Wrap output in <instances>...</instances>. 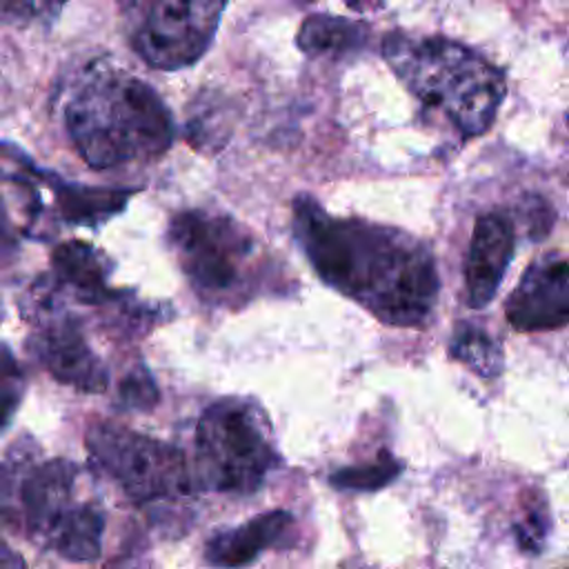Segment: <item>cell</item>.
Wrapping results in <instances>:
<instances>
[{
  "mask_svg": "<svg viewBox=\"0 0 569 569\" xmlns=\"http://www.w3.org/2000/svg\"><path fill=\"white\" fill-rule=\"evenodd\" d=\"M293 231L316 273L387 325H422L438 298L436 262L416 238L293 200Z\"/></svg>",
  "mask_w": 569,
  "mask_h": 569,
  "instance_id": "6da1fadb",
  "label": "cell"
},
{
  "mask_svg": "<svg viewBox=\"0 0 569 569\" xmlns=\"http://www.w3.org/2000/svg\"><path fill=\"white\" fill-rule=\"evenodd\" d=\"M62 116L76 153L98 171L160 158L173 142V118L153 87L107 60L82 69Z\"/></svg>",
  "mask_w": 569,
  "mask_h": 569,
  "instance_id": "7a4b0ae2",
  "label": "cell"
},
{
  "mask_svg": "<svg viewBox=\"0 0 569 569\" xmlns=\"http://www.w3.org/2000/svg\"><path fill=\"white\" fill-rule=\"evenodd\" d=\"M382 58L422 104L442 111L462 136H480L496 120L505 76L473 49L442 36L393 31L382 40Z\"/></svg>",
  "mask_w": 569,
  "mask_h": 569,
  "instance_id": "3957f363",
  "label": "cell"
},
{
  "mask_svg": "<svg viewBox=\"0 0 569 569\" xmlns=\"http://www.w3.org/2000/svg\"><path fill=\"white\" fill-rule=\"evenodd\" d=\"M191 485L224 493H253L280 462L262 411L238 398L211 402L196 425Z\"/></svg>",
  "mask_w": 569,
  "mask_h": 569,
  "instance_id": "277c9868",
  "label": "cell"
},
{
  "mask_svg": "<svg viewBox=\"0 0 569 569\" xmlns=\"http://www.w3.org/2000/svg\"><path fill=\"white\" fill-rule=\"evenodd\" d=\"M169 244L191 287L209 302L229 305L249 280L251 236L231 218L189 209L173 216Z\"/></svg>",
  "mask_w": 569,
  "mask_h": 569,
  "instance_id": "5b68a950",
  "label": "cell"
},
{
  "mask_svg": "<svg viewBox=\"0 0 569 569\" xmlns=\"http://www.w3.org/2000/svg\"><path fill=\"white\" fill-rule=\"evenodd\" d=\"M227 0H118L129 47L149 64L176 71L200 60L213 42Z\"/></svg>",
  "mask_w": 569,
  "mask_h": 569,
  "instance_id": "8992f818",
  "label": "cell"
},
{
  "mask_svg": "<svg viewBox=\"0 0 569 569\" xmlns=\"http://www.w3.org/2000/svg\"><path fill=\"white\" fill-rule=\"evenodd\" d=\"M84 442L93 465L136 505L180 498L193 489L187 458L169 442L118 422H93Z\"/></svg>",
  "mask_w": 569,
  "mask_h": 569,
  "instance_id": "52a82bcc",
  "label": "cell"
},
{
  "mask_svg": "<svg viewBox=\"0 0 569 569\" xmlns=\"http://www.w3.org/2000/svg\"><path fill=\"white\" fill-rule=\"evenodd\" d=\"M27 345L31 356L58 382L82 393H102L109 387V371L73 316L56 313L44 318L31 331Z\"/></svg>",
  "mask_w": 569,
  "mask_h": 569,
  "instance_id": "ba28073f",
  "label": "cell"
},
{
  "mask_svg": "<svg viewBox=\"0 0 569 569\" xmlns=\"http://www.w3.org/2000/svg\"><path fill=\"white\" fill-rule=\"evenodd\" d=\"M505 316L518 331L560 329L569 320V267L562 253L540 256L527 267L505 302Z\"/></svg>",
  "mask_w": 569,
  "mask_h": 569,
  "instance_id": "9c48e42d",
  "label": "cell"
},
{
  "mask_svg": "<svg viewBox=\"0 0 569 569\" xmlns=\"http://www.w3.org/2000/svg\"><path fill=\"white\" fill-rule=\"evenodd\" d=\"M513 224L505 213L489 211L476 220L465 260V289L469 307L480 309L493 300L513 258Z\"/></svg>",
  "mask_w": 569,
  "mask_h": 569,
  "instance_id": "30bf717a",
  "label": "cell"
},
{
  "mask_svg": "<svg viewBox=\"0 0 569 569\" xmlns=\"http://www.w3.org/2000/svg\"><path fill=\"white\" fill-rule=\"evenodd\" d=\"M296 520L284 509L253 516L233 529L213 533L204 545V560L216 569H238L253 562L262 551L282 547L291 540Z\"/></svg>",
  "mask_w": 569,
  "mask_h": 569,
  "instance_id": "8fae6325",
  "label": "cell"
},
{
  "mask_svg": "<svg viewBox=\"0 0 569 569\" xmlns=\"http://www.w3.org/2000/svg\"><path fill=\"white\" fill-rule=\"evenodd\" d=\"M51 271L56 284H62L82 305H107L122 298V291L109 287L107 258L82 240L60 242L51 251Z\"/></svg>",
  "mask_w": 569,
  "mask_h": 569,
  "instance_id": "7c38bea8",
  "label": "cell"
},
{
  "mask_svg": "<svg viewBox=\"0 0 569 569\" xmlns=\"http://www.w3.org/2000/svg\"><path fill=\"white\" fill-rule=\"evenodd\" d=\"M38 180L42 189L53 196L58 213L69 224H100L124 209L129 189H104V187H87L67 182L47 169H38Z\"/></svg>",
  "mask_w": 569,
  "mask_h": 569,
  "instance_id": "4fadbf2b",
  "label": "cell"
},
{
  "mask_svg": "<svg viewBox=\"0 0 569 569\" xmlns=\"http://www.w3.org/2000/svg\"><path fill=\"white\" fill-rule=\"evenodd\" d=\"M365 42V27L333 16H311L298 31V47L309 56L338 58Z\"/></svg>",
  "mask_w": 569,
  "mask_h": 569,
  "instance_id": "5bb4252c",
  "label": "cell"
},
{
  "mask_svg": "<svg viewBox=\"0 0 569 569\" xmlns=\"http://www.w3.org/2000/svg\"><path fill=\"white\" fill-rule=\"evenodd\" d=\"M449 353L482 378H496L502 371V349L485 331L471 322H460L449 340Z\"/></svg>",
  "mask_w": 569,
  "mask_h": 569,
  "instance_id": "9a60e30c",
  "label": "cell"
},
{
  "mask_svg": "<svg viewBox=\"0 0 569 569\" xmlns=\"http://www.w3.org/2000/svg\"><path fill=\"white\" fill-rule=\"evenodd\" d=\"M402 467L405 465L396 460L387 449H380L376 460L371 462L336 469L329 476V482L338 489H349V491H376L387 487L391 480H396Z\"/></svg>",
  "mask_w": 569,
  "mask_h": 569,
  "instance_id": "2e32d148",
  "label": "cell"
},
{
  "mask_svg": "<svg viewBox=\"0 0 569 569\" xmlns=\"http://www.w3.org/2000/svg\"><path fill=\"white\" fill-rule=\"evenodd\" d=\"M69 0H0V22L29 29L53 22Z\"/></svg>",
  "mask_w": 569,
  "mask_h": 569,
  "instance_id": "e0dca14e",
  "label": "cell"
},
{
  "mask_svg": "<svg viewBox=\"0 0 569 569\" xmlns=\"http://www.w3.org/2000/svg\"><path fill=\"white\" fill-rule=\"evenodd\" d=\"M549 525H551V518L547 511V502L540 496L531 493L529 505H525L522 516L513 525V533L520 549L529 553H538L545 547Z\"/></svg>",
  "mask_w": 569,
  "mask_h": 569,
  "instance_id": "ac0fdd59",
  "label": "cell"
},
{
  "mask_svg": "<svg viewBox=\"0 0 569 569\" xmlns=\"http://www.w3.org/2000/svg\"><path fill=\"white\" fill-rule=\"evenodd\" d=\"M24 396V376L13 353L0 342V431H4L16 416Z\"/></svg>",
  "mask_w": 569,
  "mask_h": 569,
  "instance_id": "d6986e66",
  "label": "cell"
},
{
  "mask_svg": "<svg viewBox=\"0 0 569 569\" xmlns=\"http://www.w3.org/2000/svg\"><path fill=\"white\" fill-rule=\"evenodd\" d=\"M118 396H120V405L129 411H149L160 400V391L156 387V380H153V376L149 373V369L144 365H136L120 380Z\"/></svg>",
  "mask_w": 569,
  "mask_h": 569,
  "instance_id": "ffe728a7",
  "label": "cell"
},
{
  "mask_svg": "<svg viewBox=\"0 0 569 569\" xmlns=\"http://www.w3.org/2000/svg\"><path fill=\"white\" fill-rule=\"evenodd\" d=\"M0 569H29L22 556L0 538Z\"/></svg>",
  "mask_w": 569,
  "mask_h": 569,
  "instance_id": "44dd1931",
  "label": "cell"
},
{
  "mask_svg": "<svg viewBox=\"0 0 569 569\" xmlns=\"http://www.w3.org/2000/svg\"><path fill=\"white\" fill-rule=\"evenodd\" d=\"M107 569H147V567H142V565H138V562H116V565H111V567H107Z\"/></svg>",
  "mask_w": 569,
  "mask_h": 569,
  "instance_id": "7402d4cb",
  "label": "cell"
}]
</instances>
